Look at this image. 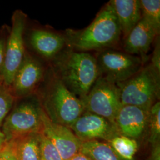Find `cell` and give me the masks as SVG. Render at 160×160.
<instances>
[{
  "instance_id": "cell-25",
  "label": "cell",
  "mask_w": 160,
  "mask_h": 160,
  "mask_svg": "<svg viewBox=\"0 0 160 160\" xmlns=\"http://www.w3.org/2000/svg\"><path fill=\"white\" fill-rule=\"evenodd\" d=\"M155 47L151 64L160 73V36H157L155 40Z\"/></svg>"
},
{
  "instance_id": "cell-24",
  "label": "cell",
  "mask_w": 160,
  "mask_h": 160,
  "mask_svg": "<svg viewBox=\"0 0 160 160\" xmlns=\"http://www.w3.org/2000/svg\"><path fill=\"white\" fill-rule=\"evenodd\" d=\"M0 160H18L13 141L6 142L5 145L0 150Z\"/></svg>"
},
{
  "instance_id": "cell-2",
  "label": "cell",
  "mask_w": 160,
  "mask_h": 160,
  "mask_svg": "<svg viewBox=\"0 0 160 160\" xmlns=\"http://www.w3.org/2000/svg\"><path fill=\"white\" fill-rule=\"evenodd\" d=\"M50 68L71 92L82 100L99 77L95 57L65 48L50 61Z\"/></svg>"
},
{
  "instance_id": "cell-15",
  "label": "cell",
  "mask_w": 160,
  "mask_h": 160,
  "mask_svg": "<svg viewBox=\"0 0 160 160\" xmlns=\"http://www.w3.org/2000/svg\"><path fill=\"white\" fill-rule=\"evenodd\" d=\"M109 2L125 39L142 19L140 0H112Z\"/></svg>"
},
{
  "instance_id": "cell-28",
  "label": "cell",
  "mask_w": 160,
  "mask_h": 160,
  "mask_svg": "<svg viewBox=\"0 0 160 160\" xmlns=\"http://www.w3.org/2000/svg\"><path fill=\"white\" fill-rule=\"evenodd\" d=\"M6 143V138L4 137V135L0 129V150L3 148Z\"/></svg>"
},
{
  "instance_id": "cell-11",
  "label": "cell",
  "mask_w": 160,
  "mask_h": 160,
  "mask_svg": "<svg viewBox=\"0 0 160 160\" xmlns=\"http://www.w3.org/2000/svg\"><path fill=\"white\" fill-rule=\"evenodd\" d=\"M42 120V132L53 144L62 160H68L80 152L82 142L69 128L53 122L43 110Z\"/></svg>"
},
{
  "instance_id": "cell-12",
  "label": "cell",
  "mask_w": 160,
  "mask_h": 160,
  "mask_svg": "<svg viewBox=\"0 0 160 160\" xmlns=\"http://www.w3.org/2000/svg\"><path fill=\"white\" fill-rule=\"evenodd\" d=\"M149 112L137 106L123 105L116 116L115 126L119 133L127 137H140L148 128Z\"/></svg>"
},
{
  "instance_id": "cell-19",
  "label": "cell",
  "mask_w": 160,
  "mask_h": 160,
  "mask_svg": "<svg viewBox=\"0 0 160 160\" xmlns=\"http://www.w3.org/2000/svg\"><path fill=\"white\" fill-rule=\"evenodd\" d=\"M142 18L160 34V0H140Z\"/></svg>"
},
{
  "instance_id": "cell-9",
  "label": "cell",
  "mask_w": 160,
  "mask_h": 160,
  "mask_svg": "<svg viewBox=\"0 0 160 160\" xmlns=\"http://www.w3.org/2000/svg\"><path fill=\"white\" fill-rule=\"evenodd\" d=\"M46 69L37 58L26 52L10 88L16 99L36 94L44 79Z\"/></svg>"
},
{
  "instance_id": "cell-18",
  "label": "cell",
  "mask_w": 160,
  "mask_h": 160,
  "mask_svg": "<svg viewBox=\"0 0 160 160\" xmlns=\"http://www.w3.org/2000/svg\"><path fill=\"white\" fill-rule=\"evenodd\" d=\"M109 145L122 160H134L138 149V143L135 139L118 135L108 141Z\"/></svg>"
},
{
  "instance_id": "cell-7",
  "label": "cell",
  "mask_w": 160,
  "mask_h": 160,
  "mask_svg": "<svg viewBox=\"0 0 160 160\" xmlns=\"http://www.w3.org/2000/svg\"><path fill=\"white\" fill-rule=\"evenodd\" d=\"M95 57L99 76L116 84L124 82L143 67L141 58L114 49L98 51Z\"/></svg>"
},
{
  "instance_id": "cell-23",
  "label": "cell",
  "mask_w": 160,
  "mask_h": 160,
  "mask_svg": "<svg viewBox=\"0 0 160 160\" xmlns=\"http://www.w3.org/2000/svg\"><path fill=\"white\" fill-rule=\"evenodd\" d=\"M10 30V28L7 25L2 26L0 29V75L4 61L6 45Z\"/></svg>"
},
{
  "instance_id": "cell-4",
  "label": "cell",
  "mask_w": 160,
  "mask_h": 160,
  "mask_svg": "<svg viewBox=\"0 0 160 160\" xmlns=\"http://www.w3.org/2000/svg\"><path fill=\"white\" fill-rule=\"evenodd\" d=\"M123 105L137 106L149 112L160 95V73L149 63L124 82L117 84Z\"/></svg>"
},
{
  "instance_id": "cell-6",
  "label": "cell",
  "mask_w": 160,
  "mask_h": 160,
  "mask_svg": "<svg viewBox=\"0 0 160 160\" xmlns=\"http://www.w3.org/2000/svg\"><path fill=\"white\" fill-rule=\"evenodd\" d=\"M81 100L85 111L102 116L115 125L116 116L122 106L117 84L99 76Z\"/></svg>"
},
{
  "instance_id": "cell-5",
  "label": "cell",
  "mask_w": 160,
  "mask_h": 160,
  "mask_svg": "<svg viewBox=\"0 0 160 160\" xmlns=\"http://www.w3.org/2000/svg\"><path fill=\"white\" fill-rule=\"evenodd\" d=\"M19 99L1 126L6 142L42 131L43 109L36 94Z\"/></svg>"
},
{
  "instance_id": "cell-17",
  "label": "cell",
  "mask_w": 160,
  "mask_h": 160,
  "mask_svg": "<svg viewBox=\"0 0 160 160\" xmlns=\"http://www.w3.org/2000/svg\"><path fill=\"white\" fill-rule=\"evenodd\" d=\"M80 152L92 160H122L109 143L99 140L82 142Z\"/></svg>"
},
{
  "instance_id": "cell-22",
  "label": "cell",
  "mask_w": 160,
  "mask_h": 160,
  "mask_svg": "<svg viewBox=\"0 0 160 160\" xmlns=\"http://www.w3.org/2000/svg\"><path fill=\"white\" fill-rule=\"evenodd\" d=\"M40 160H62L48 138L40 132Z\"/></svg>"
},
{
  "instance_id": "cell-21",
  "label": "cell",
  "mask_w": 160,
  "mask_h": 160,
  "mask_svg": "<svg viewBox=\"0 0 160 160\" xmlns=\"http://www.w3.org/2000/svg\"><path fill=\"white\" fill-rule=\"evenodd\" d=\"M16 100V99L12 94L10 88L0 81V129Z\"/></svg>"
},
{
  "instance_id": "cell-20",
  "label": "cell",
  "mask_w": 160,
  "mask_h": 160,
  "mask_svg": "<svg viewBox=\"0 0 160 160\" xmlns=\"http://www.w3.org/2000/svg\"><path fill=\"white\" fill-rule=\"evenodd\" d=\"M148 128L149 141L152 145L159 142L160 137V102H157L149 110Z\"/></svg>"
},
{
  "instance_id": "cell-1",
  "label": "cell",
  "mask_w": 160,
  "mask_h": 160,
  "mask_svg": "<svg viewBox=\"0 0 160 160\" xmlns=\"http://www.w3.org/2000/svg\"><path fill=\"white\" fill-rule=\"evenodd\" d=\"M64 36L68 48L87 52L114 49L120 42L122 34L114 10L109 2L88 26L82 30L68 29Z\"/></svg>"
},
{
  "instance_id": "cell-3",
  "label": "cell",
  "mask_w": 160,
  "mask_h": 160,
  "mask_svg": "<svg viewBox=\"0 0 160 160\" xmlns=\"http://www.w3.org/2000/svg\"><path fill=\"white\" fill-rule=\"evenodd\" d=\"M36 94L46 116L58 124L70 128L85 112L82 100L69 90L50 67Z\"/></svg>"
},
{
  "instance_id": "cell-14",
  "label": "cell",
  "mask_w": 160,
  "mask_h": 160,
  "mask_svg": "<svg viewBox=\"0 0 160 160\" xmlns=\"http://www.w3.org/2000/svg\"><path fill=\"white\" fill-rule=\"evenodd\" d=\"M29 42L34 51L49 61L67 47L64 34L44 29H34L31 30Z\"/></svg>"
},
{
  "instance_id": "cell-10",
  "label": "cell",
  "mask_w": 160,
  "mask_h": 160,
  "mask_svg": "<svg viewBox=\"0 0 160 160\" xmlns=\"http://www.w3.org/2000/svg\"><path fill=\"white\" fill-rule=\"evenodd\" d=\"M69 128L81 142L99 139L108 142L119 134L116 127L109 120L86 111Z\"/></svg>"
},
{
  "instance_id": "cell-8",
  "label": "cell",
  "mask_w": 160,
  "mask_h": 160,
  "mask_svg": "<svg viewBox=\"0 0 160 160\" xmlns=\"http://www.w3.org/2000/svg\"><path fill=\"white\" fill-rule=\"evenodd\" d=\"M27 18V15L19 10H16L12 16V26L7 42L4 61L0 75V81L9 88L26 52L24 33Z\"/></svg>"
},
{
  "instance_id": "cell-27",
  "label": "cell",
  "mask_w": 160,
  "mask_h": 160,
  "mask_svg": "<svg viewBox=\"0 0 160 160\" xmlns=\"http://www.w3.org/2000/svg\"><path fill=\"white\" fill-rule=\"evenodd\" d=\"M68 160H92L89 157H88L86 155L82 154V152H79L77 154L74 155Z\"/></svg>"
},
{
  "instance_id": "cell-13",
  "label": "cell",
  "mask_w": 160,
  "mask_h": 160,
  "mask_svg": "<svg viewBox=\"0 0 160 160\" xmlns=\"http://www.w3.org/2000/svg\"><path fill=\"white\" fill-rule=\"evenodd\" d=\"M159 35L154 28L142 18L123 39V50L127 53L141 58L145 62L152 44Z\"/></svg>"
},
{
  "instance_id": "cell-16",
  "label": "cell",
  "mask_w": 160,
  "mask_h": 160,
  "mask_svg": "<svg viewBox=\"0 0 160 160\" xmlns=\"http://www.w3.org/2000/svg\"><path fill=\"white\" fill-rule=\"evenodd\" d=\"M40 133H34L12 140L18 160H40Z\"/></svg>"
},
{
  "instance_id": "cell-26",
  "label": "cell",
  "mask_w": 160,
  "mask_h": 160,
  "mask_svg": "<svg viewBox=\"0 0 160 160\" xmlns=\"http://www.w3.org/2000/svg\"><path fill=\"white\" fill-rule=\"evenodd\" d=\"M149 160H160V146L159 142L153 145V148Z\"/></svg>"
}]
</instances>
